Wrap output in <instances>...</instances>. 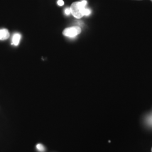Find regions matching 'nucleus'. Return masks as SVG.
Segmentation results:
<instances>
[{
	"label": "nucleus",
	"mask_w": 152,
	"mask_h": 152,
	"mask_svg": "<svg viewBox=\"0 0 152 152\" xmlns=\"http://www.w3.org/2000/svg\"><path fill=\"white\" fill-rule=\"evenodd\" d=\"M86 0H83L81 2H75L71 5V14L77 19H80L84 16V10L87 5Z\"/></svg>",
	"instance_id": "1"
},
{
	"label": "nucleus",
	"mask_w": 152,
	"mask_h": 152,
	"mask_svg": "<svg viewBox=\"0 0 152 152\" xmlns=\"http://www.w3.org/2000/svg\"><path fill=\"white\" fill-rule=\"evenodd\" d=\"M81 32V28L79 27H73L66 28L63 31V34L68 37H75Z\"/></svg>",
	"instance_id": "2"
},
{
	"label": "nucleus",
	"mask_w": 152,
	"mask_h": 152,
	"mask_svg": "<svg viewBox=\"0 0 152 152\" xmlns=\"http://www.w3.org/2000/svg\"><path fill=\"white\" fill-rule=\"evenodd\" d=\"M10 37V33L6 29H0V40H6Z\"/></svg>",
	"instance_id": "3"
},
{
	"label": "nucleus",
	"mask_w": 152,
	"mask_h": 152,
	"mask_svg": "<svg viewBox=\"0 0 152 152\" xmlns=\"http://www.w3.org/2000/svg\"><path fill=\"white\" fill-rule=\"evenodd\" d=\"M20 39H21V35L19 33L15 34L12 37V44L15 46H18L19 44Z\"/></svg>",
	"instance_id": "4"
},
{
	"label": "nucleus",
	"mask_w": 152,
	"mask_h": 152,
	"mask_svg": "<svg viewBox=\"0 0 152 152\" xmlns=\"http://www.w3.org/2000/svg\"><path fill=\"white\" fill-rule=\"evenodd\" d=\"M36 149H37L38 152H46V147H45L43 144H42L41 143L37 144L36 146Z\"/></svg>",
	"instance_id": "5"
},
{
	"label": "nucleus",
	"mask_w": 152,
	"mask_h": 152,
	"mask_svg": "<svg viewBox=\"0 0 152 152\" xmlns=\"http://www.w3.org/2000/svg\"><path fill=\"white\" fill-rule=\"evenodd\" d=\"M146 121H147L148 125L152 127V114L147 116Z\"/></svg>",
	"instance_id": "6"
},
{
	"label": "nucleus",
	"mask_w": 152,
	"mask_h": 152,
	"mask_svg": "<svg viewBox=\"0 0 152 152\" xmlns=\"http://www.w3.org/2000/svg\"><path fill=\"white\" fill-rule=\"evenodd\" d=\"M91 11L89 9H86L85 8L84 10V16H88L91 14Z\"/></svg>",
	"instance_id": "7"
},
{
	"label": "nucleus",
	"mask_w": 152,
	"mask_h": 152,
	"mask_svg": "<svg viewBox=\"0 0 152 152\" xmlns=\"http://www.w3.org/2000/svg\"><path fill=\"white\" fill-rule=\"evenodd\" d=\"M64 12L66 15H69L71 14V8L70 7L66 8L64 10Z\"/></svg>",
	"instance_id": "8"
},
{
	"label": "nucleus",
	"mask_w": 152,
	"mask_h": 152,
	"mask_svg": "<svg viewBox=\"0 0 152 152\" xmlns=\"http://www.w3.org/2000/svg\"><path fill=\"white\" fill-rule=\"evenodd\" d=\"M64 2L63 0H58V5L61 6L64 5Z\"/></svg>",
	"instance_id": "9"
},
{
	"label": "nucleus",
	"mask_w": 152,
	"mask_h": 152,
	"mask_svg": "<svg viewBox=\"0 0 152 152\" xmlns=\"http://www.w3.org/2000/svg\"><path fill=\"white\" fill-rule=\"evenodd\" d=\"M151 1H152V0H151Z\"/></svg>",
	"instance_id": "10"
},
{
	"label": "nucleus",
	"mask_w": 152,
	"mask_h": 152,
	"mask_svg": "<svg viewBox=\"0 0 152 152\" xmlns=\"http://www.w3.org/2000/svg\"></svg>",
	"instance_id": "11"
}]
</instances>
